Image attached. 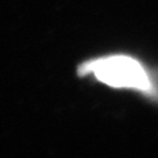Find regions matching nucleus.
Listing matches in <instances>:
<instances>
[{
    "label": "nucleus",
    "mask_w": 158,
    "mask_h": 158,
    "mask_svg": "<svg viewBox=\"0 0 158 158\" xmlns=\"http://www.w3.org/2000/svg\"><path fill=\"white\" fill-rule=\"evenodd\" d=\"M79 75H92L99 82L116 88H129L144 94H156L157 87L148 69L128 56H107L82 63Z\"/></svg>",
    "instance_id": "1"
}]
</instances>
